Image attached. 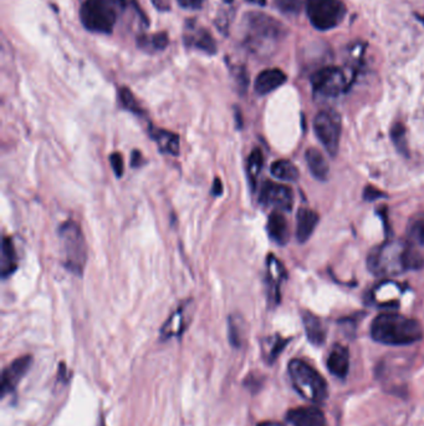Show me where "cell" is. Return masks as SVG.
I'll return each instance as SVG.
<instances>
[{
	"label": "cell",
	"instance_id": "1",
	"mask_svg": "<svg viewBox=\"0 0 424 426\" xmlns=\"http://www.w3.org/2000/svg\"><path fill=\"white\" fill-rule=\"evenodd\" d=\"M424 259L413 243L392 241L372 249L367 258L368 270L373 275H394L404 270L423 267Z\"/></svg>",
	"mask_w": 424,
	"mask_h": 426
},
{
	"label": "cell",
	"instance_id": "2",
	"mask_svg": "<svg viewBox=\"0 0 424 426\" xmlns=\"http://www.w3.org/2000/svg\"><path fill=\"white\" fill-rule=\"evenodd\" d=\"M243 32V43L248 50L255 55H268L284 38L285 27L273 16L254 11L244 15Z\"/></svg>",
	"mask_w": 424,
	"mask_h": 426
},
{
	"label": "cell",
	"instance_id": "3",
	"mask_svg": "<svg viewBox=\"0 0 424 426\" xmlns=\"http://www.w3.org/2000/svg\"><path fill=\"white\" fill-rule=\"evenodd\" d=\"M372 338L387 346H409L423 338L418 320L397 313H382L371 324Z\"/></svg>",
	"mask_w": 424,
	"mask_h": 426
},
{
	"label": "cell",
	"instance_id": "4",
	"mask_svg": "<svg viewBox=\"0 0 424 426\" xmlns=\"http://www.w3.org/2000/svg\"><path fill=\"white\" fill-rule=\"evenodd\" d=\"M129 4V0H85L80 9L81 23L89 32L111 34Z\"/></svg>",
	"mask_w": 424,
	"mask_h": 426
},
{
	"label": "cell",
	"instance_id": "5",
	"mask_svg": "<svg viewBox=\"0 0 424 426\" xmlns=\"http://www.w3.org/2000/svg\"><path fill=\"white\" fill-rule=\"evenodd\" d=\"M289 375L296 391L311 403H322L328 395L326 380L316 369L301 359H294L289 363Z\"/></svg>",
	"mask_w": 424,
	"mask_h": 426
},
{
	"label": "cell",
	"instance_id": "6",
	"mask_svg": "<svg viewBox=\"0 0 424 426\" xmlns=\"http://www.w3.org/2000/svg\"><path fill=\"white\" fill-rule=\"evenodd\" d=\"M59 239L63 246L64 265L76 275H82L87 263V244L81 227L74 221H66L59 227Z\"/></svg>",
	"mask_w": 424,
	"mask_h": 426
},
{
	"label": "cell",
	"instance_id": "7",
	"mask_svg": "<svg viewBox=\"0 0 424 426\" xmlns=\"http://www.w3.org/2000/svg\"><path fill=\"white\" fill-rule=\"evenodd\" d=\"M307 13L319 30H330L344 20L346 8L341 0H307Z\"/></svg>",
	"mask_w": 424,
	"mask_h": 426
},
{
	"label": "cell",
	"instance_id": "8",
	"mask_svg": "<svg viewBox=\"0 0 424 426\" xmlns=\"http://www.w3.org/2000/svg\"><path fill=\"white\" fill-rule=\"evenodd\" d=\"M314 131L325 150L331 156H336L342 131L340 115L333 110L320 111L314 120Z\"/></svg>",
	"mask_w": 424,
	"mask_h": 426
},
{
	"label": "cell",
	"instance_id": "9",
	"mask_svg": "<svg viewBox=\"0 0 424 426\" xmlns=\"http://www.w3.org/2000/svg\"><path fill=\"white\" fill-rule=\"evenodd\" d=\"M311 84L314 92L322 96L333 97L344 92L347 87V79L342 69L328 66L312 75Z\"/></svg>",
	"mask_w": 424,
	"mask_h": 426
},
{
	"label": "cell",
	"instance_id": "10",
	"mask_svg": "<svg viewBox=\"0 0 424 426\" xmlns=\"http://www.w3.org/2000/svg\"><path fill=\"white\" fill-rule=\"evenodd\" d=\"M183 42L186 48L195 49L208 55L217 53V43L213 35L194 19L186 22L183 30Z\"/></svg>",
	"mask_w": 424,
	"mask_h": 426
},
{
	"label": "cell",
	"instance_id": "11",
	"mask_svg": "<svg viewBox=\"0 0 424 426\" xmlns=\"http://www.w3.org/2000/svg\"><path fill=\"white\" fill-rule=\"evenodd\" d=\"M259 202L265 207H271L280 212H290L294 203L293 189L285 184L265 182L260 191Z\"/></svg>",
	"mask_w": 424,
	"mask_h": 426
},
{
	"label": "cell",
	"instance_id": "12",
	"mask_svg": "<svg viewBox=\"0 0 424 426\" xmlns=\"http://www.w3.org/2000/svg\"><path fill=\"white\" fill-rule=\"evenodd\" d=\"M32 358L30 356L18 358L14 362L11 363L8 367L3 370L1 377V396L11 394L15 390L18 384L24 378L27 370L32 367Z\"/></svg>",
	"mask_w": 424,
	"mask_h": 426
},
{
	"label": "cell",
	"instance_id": "13",
	"mask_svg": "<svg viewBox=\"0 0 424 426\" xmlns=\"http://www.w3.org/2000/svg\"><path fill=\"white\" fill-rule=\"evenodd\" d=\"M192 302H186L181 304L176 309V312L167 319L161 330V338L163 340L171 339L173 337H181L183 332L187 330L189 322Z\"/></svg>",
	"mask_w": 424,
	"mask_h": 426
},
{
	"label": "cell",
	"instance_id": "14",
	"mask_svg": "<svg viewBox=\"0 0 424 426\" xmlns=\"http://www.w3.org/2000/svg\"><path fill=\"white\" fill-rule=\"evenodd\" d=\"M286 418L293 426H328L323 413L314 406L293 409Z\"/></svg>",
	"mask_w": 424,
	"mask_h": 426
},
{
	"label": "cell",
	"instance_id": "15",
	"mask_svg": "<svg viewBox=\"0 0 424 426\" xmlns=\"http://www.w3.org/2000/svg\"><path fill=\"white\" fill-rule=\"evenodd\" d=\"M286 81L284 71L280 69H268L257 76L254 82V90L258 95H266L281 87Z\"/></svg>",
	"mask_w": 424,
	"mask_h": 426
},
{
	"label": "cell",
	"instance_id": "16",
	"mask_svg": "<svg viewBox=\"0 0 424 426\" xmlns=\"http://www.w3.org/2000/svg\"><path fill=\"white\" fill-rule=\"evenodd\" d=\"M328 368L330 372L340 379L346 378L349 370V351L341 344L333 346L328 358Z\"/></svg>",
	"mask_w": 424,
	"mask_h": 426
},
{
	"label": "cell",
	"instance_id": "17",
	"mask_svg": "<svg viewBox=\"0 0 424 426\" xmlns=\"http://www.w3.org/2000/svg\"><path fill=\"white\" fill-rule=\"evenodd\" d=\"M319 223V215L315 211L300 208L296 216V238L300 243L307 242Z\"/></svg>",
	"mask_w": 424,
	"mask_h": 426
},
{
	"label": "cell",
	"instance_id": "18",
	"mask_svg": "<svg viewBox=\"0 0 424 426\" xmlns=\"http://www.w3.org/2000/svg\"><path fill=\"white\" fill-rule=\"evenodd\" d=\"M150 135L153 141L158 146V150L171 155V156H178L181 151V145H179V136L176 135L174 132L167 131V130L155 129L150 127Z\"/></svg>",
	"mask_w": 424,
	"mask_h": 426
},
{
	"label": "cell",
	"instance_id": "19",
	"mask_svg": "<svg viewBox=\"0 0 424 426\" xmlns=\"http://www.w3.org/2000/svg\"><path fill=\"white\" fill-rule=\"evenodd\" d=\"M268 232L270 238L280 246L289 242L290 231L284 215L280 211H274L268 220Z\"/></svg>",
	"mask_w": 424,
	"mask_h": 426
},
{
	"label": "cell",
	"instance_id": "20",
	"mask_svg": "<svg viewBox=\"0 0 424 426\" xmlns=\"http://www.w3.org/2000/svg\"><path fill=\"white\" fill-rule=\"evenodd\" d=\"M302 324L307 332V337L312 346H320L326 340V330L322 325L320 318L315 314L305 311L302 312Z\"/></svg>",
	"mask_w": 424,
	"mask_h": 426
},
{
	"label": "cell",
	"instance_id": "21",
	"mask_svg": "<svg viewBox=\"0 0 424 426\" xmlns=\"http://www.w3.org/2000/svg\"><path fill=\"white\" fill-rule=\"evenodd\" d=\"M305 158H307V168L310 170L312 176L319 181H326L330 175V168L322 152L315 147H310L307 149Z\"/></svg>",
	"mask_w": 424,
	"mask_h": 426
},
{
	"label": "cell",
	"instance_id": "22",
	"mask_svg": "<svg viewBox=\"0 0 424 426\" xmlns=\"http://www.w3.org/2000/svg\"><path fill=\"white\" fill-rule=\"evenodd\" d=\"M18 258H16V251L14 242L11 237L3 238V243H1V275L3 278H6L9 275L14 273V270L18 267Z\"/></svg>",
	"mask_w": 424,
	"mask_h": 426
},
{
	"label": "cell",
	"instance_id": "23",
	"mask_svg": "<svg viewBox=\"0 0 424 426\" xmlns=\"http://www.w3.org/2000/svg\"><path fill=\"white\" fill-rule=\"evenodd\" d=\"M284 267L273 254L268 257V282L275 302L280 301V282L284 278Z\"/></svg>",
	"mask_w": 424,
	"mask_h": 426
},
{
	"label": "cell",
	"instance_id": "24",
	"mask_svg": "<svg viewBox=\"0 0 424 426\" xmlns=\"http://www.w3.org/2000/svg\"><path fill=\"white\" fill-rule=\"evenodd\" d=\"M169 39L167 32H157V34H143L137 38V45L141 50H145L147 53H156L162 51L168 46Z\"/></svg>",
	"mask_w": 424,
	"mask_h": 426
},
{
	"label": "cell",
	"instance_id": "25",
	"mask_svg": "<svg viewBox=\"0 0 424 426\" xmlns=\"http://www.w3.org/2000/svg\"><path fill=\"white\" fill-rule=\"evenodd\" d=\"M271 175L281 181L294 182L299 178V170L294 163L288 160H279L271 165Z\"/></svg>",
	"mask_w": 424,
	"mask_h": 426
},
{
	"label": "cell",
	"instance_id": "26",
	"mask_svg": "<svg viewBox=\"0 0 424 426\" xmlns=\"http://www.w3.org/2000/svg\"><path fill=\"white\" fill-rule=\"evenodd\" d=\"M243 319L239 315L236 314H231V317L228 318V328H229V342L233 346L236 348H240L243 344V339H244V330H243V325H244Z\"/></svg>",
	"mask_w": 424,
	"mask_h": 426
},
{
	"label": "cell",
	"instance_id": "27",
	"mask_svg": "<svg viewBox=\"0 0 424 426\" xmlns=\"http://www.w3.org/2000/svg\"><path fill=\"white\" fill-rule=\"evenodd\" d=\"M264 157L262 151L259 149L252 150L250 156L248 158V175L250 178V182H252V187H255L257 184V177L259 176V173L263 168Z\"/></svg>",
	"mask_w": 424,
	"mask_h": 426
},
{
	"label": "cell",
	"instance_id": "28",
	"mask_svg": "<svg viewBox=\"0 0 424 426\" xmlns=\"http://www.w3.org/2000/svg\"><path fill=\"white\" fill-rule=\"evenodd\" d=\"M120 100H121L122 106L127 108L131 113H136V115H143V108H141L140 103L137 101V99L127 87H121Z\"/></svg>",
	"mask_w": 424,
	"mask_h": 426
},
{
	"label": "cell",
	"instance_id": "29",
	"mask_svg": "<svg viewBox=\"0 0 424 426\" xmlns=\"http://www.w3.org/2000/svg\"><path fill=\"white\" fill-rule=\"evenodd\" d=\"M409 242L424 246V218H416L409 226Z\"/></svg>",
	"mask_w": 424,
	"mask_h": 426
},
{
	"label": "cell",
	"instance_id": "30",
	"mask_svg": "<svg viewBox=\"0 0 424 426\" xmlns=\"http://www.w3.org/2000/svg\"><path fill=\"white\" fill-rule=\"evenodd\" d=\"M391 137H392L393 144L397 147L398 151L407 155L409 149H407V140H406V129L402 124H396L393 126L391 130Z\"/></svg>",
	"mask_w": 424,
	"mask_h": 426
},
{
	"label": "cell",
	"instance_id": "31",
	"mask_svg": "<svg viewBox=\"0 0 424 426\" xmlns=\"http://www.w3.org/2000/svg\"><path fill=\"white\" fill-rule=\"evenodd\" d=\"M307 0H275V6L286 14H296L307 6Z\"/></svg>",
	"mask_w": 424,
	"mask_h": 426
},
{
	"label": "cell",
	"instance_id": "32",
	"mask_svg": "<svg viewBox=\"0 0 424 426\" xmlns=\"http://www.w3.org/2000/svg\"><path fill=\"white\" fill-rule=\"evenodd\" d=\"M289 343V339H283L280 337H275L274 340L270 344V349L265 351V359L269 364L274 363L280 353L284 351L285 346Z\"/></svg>",
	"mask_w": 424,
	"mask_h": 426
},
{
	"label": "cell",
	"instance_id": "33",
	"mask_svg": "<svg viewBox=\"0 0 424 426\" xmlns=\"http://www.w3.org/2000/svg\"><path fill=\"white\" fill-rule=\"evenodd\" d=\"M231 71H233V77H234V81H236L239 92H245L248 84H249V76H248L245 68L244 66H233Z\"/></svg>",
	"mask_w": 424,
	"mask_h": 426
},
{
	"label": "cell",
	"instance_id": "34",
	"mask_svg": "<svg viewBox=\"0 0 424 426\" xmlns=\"http://www.w3.org/2000/svg\"><path fill=\"white\" fill-rule=\"evenodd\" d=\"M110 162H111V166H113V171L116 173L117 177H121L124 175V158L120 152H113V155L110 156Z\"/></svg>",
	"mask_w": 424,
	"mask_h": 426
},
{
	"label": "cell",
	"instance_id": "35",
	"mask_svg": "<svg viewBox=\"0 0 424 426\" xmlns=\"http://www.w3.org/2000/svg\"><path fill=\"white\" fill-rule=\"evenodd\" d=\"M177 1L178 4L184 8V9L198 11V9H200L203 6L205 0H177Z\"/></svg>",
	"mask_w": 424,
	"mask_h": 426
},
{
	"label": "cell",
	"instance_id": "36",
	"mask_svg": "<svg viewBox=\"0 0 424 426\" xmlns=\"http://www.w3.org/2000/svg\"><path fill=\"white\" fill-rule=\"evenodd\" d=\"M385 196L386 194H383L382 191H378V189L372 187V186H367L365 191H364V197H365L366 201H376L378 199L385 197Z\"/></svg>",
	"mask_w": 424,
	"mask_h": 426
},
{
	"label": "cell",
	"instance_id": "37",
	"mask_svg": "<svg viewBox=\"0 0 424 426\" xmlns=\"http://www.w3.org/2000/svg\"><path fill=\"white\" fill-rule=\"evenodd\" d=\"M143 163H145V160H143L142 154L134 150V154H132V158H131V165H132V168H140Z\"/></svg>",
	"mask_w": 424,
	"mask_h": 426
},
{
	"label": "cell",
	"instance_id": "38",
	"mask_svg": "<svg viewBox=\"0 0 424 426\" xmlns=\"http://www.w3.org/2000/svg\"><path fill=\"white\" fill-rule=\"evenodd\" d=\"M153 6H156L157 11H171V1L169 0H152Z\"/></svg>",
	"mask_w": 424,
	"mask_h": 426
},
{
	"label": "cell",
	"instance_id": "39",
	"mask_svg": "<svg viewBox=\"0 0 424 426\" xmlns=\"http://www.w3.org/2000/svg\"><path fill=\"white\" fill-rule=\"evenodd\" d=\"M212 192H213L214 196H220V194H223V184H221V181H220L219 178H215Z\"/></svg>",
	"mask_w": 424,
	"mask_h": 426
},
{
	"label": "cell",
	"instance_id": "40",
	"mask_svg": "<svg viewBox=\"0 0 424 426\" xmlns=\"http://www.w3.org/2000/svg\"><path fill=\"white\" fill-rule=\"evenodd\" d=\"M258 426H284L283 424H280V422H275V421H264V422H260Z\"/></svg>",
	"mask_w": 424,
	"mask_h": 426
},
{
	"label": "cell",
	"instance_id": "41",
	"mask_svg": "<svg viewBox=\"0 0 424 426\" xmlns=\"http://www.w3.org/2000/svg\"><path fill=\"white\" fill-rule=\"evenodd\" d=\"M247 1L257 4V6H265V3H266V0H247Z\"/></svg>",
	"mask_w": 424,
	"mask_h": 426
},
{
	"label": "cell",
	"instance_id": "42",
	"mask_svg": "<svg viewBox=\"0 0 424 426\" xmlns=\"http://www.w3.org/2000/svg\"><path fill=\"white\" fill-rule=\"evenodd\" d=\"M226 1H231V0H226Z\"/></svg>",
	"mask_w": 424,
	"mask_h": 426
}]
</instances>
